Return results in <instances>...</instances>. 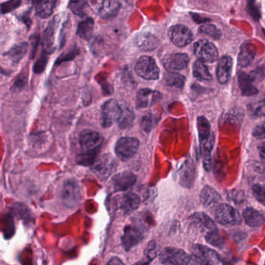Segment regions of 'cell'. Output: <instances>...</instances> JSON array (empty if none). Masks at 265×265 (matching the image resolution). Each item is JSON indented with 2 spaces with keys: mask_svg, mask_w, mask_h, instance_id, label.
I'll return each instance as SVG.
<instances>
[{
  "mask_svg": "<svg viewBox=\"0 0 265 265\" xmlns=\"http://www.w3.org/2000/svg\"><path fill=\"white\" fill-rule=\"evenodd\" d=\"M197 129L199 136L200 147L202 154L203 164L206 170H209L211 167V152L213 148V134L211 132V126L209 120L203 116L198 117L197 120Z\"/></svg>",
  "mask_w": 265,
  "mask_h": 265,
  "instance_id": "obj_1",
  "label": "cell"
},
{
  "mask_svg": "<svg viewBox=\"0 0 265 265\" xmlns=\"http://www.w3.org/2000/svg\"><path fill=\"white\" fill-rule=\"evenodd\" d=\"M146 229L140 224L126 226L121 236V244L126 251H130L144 239Z\"/></svg>",
  "mask_w": 265,
  "mask_h": 265,
  "instance_id": "obj_2",
  "label": "cell"
},
{
  "mask_svg": "<svg viewBox=\"0 0 265 265\" xmlns=\"http://www.w3.org/2000/svg\"><path fill=\"white\" fill-rule=\"evenodd\" d=\"M135 70L140 77L147 80L159 79V69L156 62L150 56H141L137 61Z\"/></svg>",
  "mask_w": 265,
  "mask_h": 265,
  "instance_id": "obj_3",
  "label": "cell"
},
{
  "mask_svg": "<svg viewBox=\"0 0 265 265\" xmlns=\"http://www.w3.org/2000/svg\"><path fill=\"white\" fill-rule=\"evenodd\" d=\"M218 260L219 257L215 251L202 245H195L188 265H214Z\"/></svg>",
  "mask_w": 265,
  "mask_h": 265,
  "instance_id": "obj_4",
  "label": "cell"
},
{
  "mask_svg": "<svg viewBox=\"0 0 265 265\" xmlns=\"http://www.w3.org/2000/svg\"><path fill=\"white\" fill-rule=\"evenodd\" d=\"M138 147L139 141L137 138L123 137L117 140L114 151L120 160L127 161L133 157L134 155L138 151Z\"/></svg>",
  "mask_w": 265,
  "mask_h": 265,
  "instance_id": "obj_5",
  "label": "cell"
},
{
  "mask_svg": "<svg viewBox=\"0 0 265 265\" xmlns=\"http://www.w3.org/2000/svg\"><path fill=\"white\" fill-rule=\"evenodd\" d=\"M215 219L219 223L225 226L239 225L242 222L239 212L227 204H221L215 209Z\"/></svg>",
  "mask_w": 265,
  "mask_h": 265,
  "instance_id": "obj_6",
  "label": "cell"
},
{
  "mask_svg": "<svg viewBox=\"0 0 265 265\" xmlns=\"http://www.w3.org/2000/svg\"><path fill=\"white\" fill-rule=\"evenodd\" d=\"M61 198L67 207L74 208L81 198V188L74 180H68L63 184Z\"/></svg>",
  "mask_w": 265,
  "mask_h": 265,
  "instance_id": "obj_7",
  "label": "cell"
},
{
  "mask_svg": "<svg viewBox=\"0 0 265 265\" xmlns=\"http://www.w3.org/2000/svg\"><path fill=\"white\" fill-rule=\"evenodd\" d=\"M194 53L199 61L202 63H212L218 58V50L216 47L206 39H201L194 45Z\"/></svg>",
  "mask_w": 265,
  "mask_h": 265,
  "instance_id": "obj_8",
  "label": "cell"
},
{
  "mask_svg": "<svg viewBox=\"0 0 265 265\" xmlns=\"http://www.w3.org/2000/svg\"><path fill=\"white\" fill-rule=\"evenodd\" d=\"M191 256L178 248H167L159 254V260L166 265H188Z\"/></svg>",
  "mask_w": 265,
  "mask_h": 265,
  "instance_id": "obj_9",
  "label": "cell"
},
{
  "mask_svg": "<svg viewBox=\"0 0 265 265\" xmlns=\"http://www.w3.org/2000/svg\"><path fill=\"white\" fill-rule=\"evenodd\" d=\"M123 109L115 100H108L101 108V125L104 128H109L118 120Z\"/></svg>",
  "mask_w": 265,
  "mask_h": 265,
  "instance_id": "obj_10",
  "label": "cell"
},
{
  "mask_svg": "<svg viewBox=\"0 0 265 265\" xmlns=\"http://www.w3.org/2000/svg\"><path fill=\"white\" fill-rule=\"evenodd\" d=\"M168 35L171 42L177 47L187 46L192 42L193 34L188 27L177 24L171 27L168 31Z\"/></svg>",
  "mask_w": 265,
  "mask_h": 265,
  "instance_id": "obj_11",
  "label": "cell"
},
{
  "mask_svg": "<svg viewBox=\"0 0 265 265\" xmlns=\"http://www.w3.org/2000/svg\"><path fill=\"white\" fill-rule=\"evenodd\" d=\"M93 167V172L96 175L100 178H107L115 171L117 164L109 155H103L97 158Z\"/></svg>",
  "mask_w": 265,
  "mask_h": 265,
  "instance_id": "obj_12",
  "label": "cell"
},
{
  "mask_svg": "<svg viewBox=\"0 0 265 265\" xmlns=\"http://www.w3.org/2000/svg\"><path fill=\"white\" fill-rule=\"evenodd\" d=\"M189 62V56L187 54L174 53L166 55L162 64L169 72H175L185 69Z\"/></svg>",
  "mask_w": 265,
  "mask_h": 265,
  "instance_id": "obj_13",
  "label": "cell"
},
{
  "mask_svg": "<svg viewBox=\"0 0 265 265\" xmlns=\"http://www.w3.org/2000/svg\"><path fill=\"white\" fill-rule=\"evenodd\" d=\"M162 98V94L159 91L150 89H141L137 93V108H150L157 103Z\"/></svg>",
  "mask_w": 265,
  "mask_h": 265,
  "instance_id": "obj_14",
  "label": "cell"
},
{
  "mask_svg": "<svg viewBox=\"0 0 265 265\" xmlns=\"http://www.w3.org/2000/svg\"><path fill=\"white\" fill-rule=\"evenodd\" d=\"M101 136L98 132L92 130H84L79 135V144L86 151L100 148Z\"/></svg>",
  "mask_w": 265,
  "mask_h": 265,
  "instance_id": "obj_15",
  "label": "cell"
},
{
  "mask_svg": "<svg viewBox=\"0 0 265 265\" xmlns=\"http://www.w3.org/2000/svg\"><path fill=\"white\" fill-rule=\"evenodd\" d=\"M136 176L130 171H123L112 177V186L114 191H123L133 186L136 182Z\"/></svg>",
  "mask_w": 265,
  "mask_h": 265,
  "instance_id": "obj_16",
  "label": "cell"
},
{
  "mask_svg": "<svg viewBox=\"0 0 265 265\" xmlns=\"http://www.w3.org/2000/svg\"><path fill=\"white\" fill-rule=\"evenodd\" d=\"M201 204L206 209H216L220 206L222 198L219 193L210 186H206L200 195Z\"/></svg>",
  "mask_w": 265,
  "mask_h": 265,
  "instance_id": "obj_17",
  "label": "cell"
},
{
  "mask_svg": "<svg viewBox=\"0 0 265 265\" xmlns=\"http://www.w3.org/2000/svg\"><path fill=\"white\" fill-rule=\"evenodd\" d=\"M233 59L229 55H224L219 59L216 69L217 79L219 84H225L229 82L232 74Z\"/></svg>",
  "mask_w": 265,
  "mask_h": 265,
  "instance_id": "obj_18",
  "label": "cell"
},
{
  "mask_svg": "<svg viewBox=\"0 0 265 265\" xmlns=\"http://www.w3.org/2000/svg\"><path fill=\"white\" fill-rule=\"evenodd\" d=\"M141 199L135 193H127L120 197L117 201L119 209L125 213H130L139 207Z\"/></svg>",
  "mask_w": 265,
  "mask_h": 265,
  "instance_id": "obj_19",
  "label": "cell"
},
{
  "mask_svg": "<svg viewBox=\"0 0 265 265\" xmlns=\"http://www.w3.org/2000/svg\"><path fill=\"white\" fill-rule=\"evenodd\" d=\"M190 219L194 225L199 227L200 230L205 232L206 235L218 230L213 220L203 212H196V213L193 214L190 217Z\"/></svg>",
  "mask_w": 265,
  "mask_h": 265,
  "instance_id": "obj_20",
  "label": "cell"
},
{
  "mask_svg": "<svg viewBox=\"0 0 265 265\" xmlns=\"http://www.w3.org/2000/svg\"><path fill=\"white\" fill-rule=\"evenodd\" d=\"M120 8V3L115 0L103 1L99 7L98 13L104 19H111L115 17Z\"/></svg>",
  "mask_w": 265,
  "mask_h": 265,
  "instance_id": "obj_21",
  "label": "cell"
},
{
  "mask_svg": "<svg viewBox=\"0 0 265 265\" xmlns=\"http://www.w3.org/2000/svg\"><path fill=\"white\" fill-rule=\"evenodd\" d=\"M256 48L251 43H244L240 48L238 56V63L241 67H248L254 61Z\"/></svg>",
  "mask_w": 265,
  "mask_h": 265,
  "instance_id": "obj_22",
  "label": "cell"
},
{
  "mask_svg": "<svg viewBox=\"0 0 265 265\" xmlns=\"http://www.w3.org/2000/svg\"><path fill=\"white\" fill-rule=\"evenodd\" d=\"M137 46L144 51H153L157 48L159 40L150 33H141L135 38Z\"/></svg>",
  "mask_w": 265,
  "mask_h": 265,
  "instance_id": "obj_23",
  "label": "cell"
},
{
  "mask_svg": "<svg viewBox=\"0 0 265 265\" xmlns=\"http://www.w3.org/2000/svg\"><path fill=\"white\" fill-rule=\"evenodd\" d=\"M238 83H239V89L243 96H253L258 93V90L253 84L254 81L251 79V76L245 72H239L238 76Z\"/></svg>",
  "mask_w": 265,
  "mask_h": 265,
  "instance_id": "obj_24",
  "label": "cell"
},
{
  "mask_svg": "<svg viewBox=\"0 0 265 265\" xmlns=\"http://www.w3.org/2000/svg\"><path fill=\"white\" fill-rule=\"evenodd\" d=\"M245 222L251 227H259L265 222L263 214L253 208H248L243 214Z\"/></svg>",
  "mask_w": 265,
  "mask_h": 265,
  "instance_id": "obj_25",
  "label": "cell"
},
{
  "mask_svg": "<svg viewBox=\"0 0 265 265\" xmlns=\"http://www.w3.org/2000/svg\"><path fill=\"white\" fill-rule=\"evenodd\" d=\"M195 180V167L191 161H186L180 172V183L190 188Z\"/></svg>",
  "mask_w": 265,
  "mask_h": 265,
  "instance_id": "obj_26",
  "label": "cell"
},
{
  "mask_svg": "<svg viewBox=\"0 0 265 265\" xmlns=\"http://www.w3.org/2000/svg\"><path fill=\"white\" fill-rule=\"evenodd\" d=\"M28 47H29V45L27 42H23V43L13 46L11 49H10V51L5 54V55L12 63L17 64L26 55Z\"/></svg>",
  "mask_w": 265,
  "mask_h": 265,
  "instance_id": "obj_27",
  "label": "cell"
},
{
  "mask_svg": "<svg viewBox=\"0 0 265 265\" xmlns=\"http://www.w3.org/2000/svg\"><path fill=\"white\" fill-rule=\"evenodd\" d=\"M94 21L89 17L79 23L77 28V35L84 40H90L93 34Z\"/></svg>",
  "mask_w": 265,
  "mask_h": 265,
  "instance_id": "obj_28",
  "label": "cell"
},
{
  "mask_svg": "<svg viewBox=\"0 0 265 265\" xmlns=\"http://www.w3.org/2000/svg\"><path fill=\"white\" fill-rule=\"evenodd\" d=\"M55 6V1H39L35 3L36 13L39 17L46 19L52 14Z\"/></svg>",
  "mask_w": 265,
  "mask_h": 265,
  "instance_id": "obj_29",
  "label": "cell"
},
{
  "mask_svg": "<svg viewBox=\"0 0 265 265\" xmlns=\"http://www.w3.org/2000/svg\"><path fill=\"white\" fill-rule=\"evenodd\" d=\"M55 19L49 24L48 28L45 30L43 34L44 50L50 52L53 50V45L55 42Z\"/></svg>",
  "mask_w": 265,
  "mask_h": 265,
  "instance_id": "obj_30",
  "label": "cell"
},
{
  "mask_svg": "<svg viewBox=\"0 0 265 265\" xmlns=\"http://www.w3.org/2000/svg\"><path fill=\"white\" fill-rule=\"evenodd\" d=\"M100 148L96 149V150H89L86 151L85 153H81L76 156V164L79 165L84 166V167H90L93 166V164L97 159V155H98Z\"/></svg>",
  "mask_w": 265,
  "mask_h": 265,
  "instance_id": "obj_31",
  "label": "cell"
},
{
  "mask_svg": "<svg viewBox=\"0 0 265 265\" xmlns=\"http://www.w3.org/2000/svg\"><path fill=\"white\" fill-rule=\"evenodd\" d=\"M193 75L196 79L201 81H210L212 79L207 66L199 60H197L193 64Z\"/></svg>",
  "mask_w": 265,
  "mask_h": 265,
  "instance_id": "obj_32",
  "label": "cell"
},
{
  "mask_svg": "<svg viewBox=\"0 0 265 265\" xmlns=\"http://www.w3.org/2000/svg\"><path fill=\"white\" fill-rule=\"evenodd\" d=\"M135 120V114L129 108L123 110V112L117 120V124L120 129H129L133 126Z\"/></svg>",
  "mask_w": 265,
  "mask_h": 265,
  "instance_id": "obj_33",
  "label": "cell"
},
{
  "mask_svg": "<svg viewBox=\"0 0 265 265\" xmlns=\"http://www.w3.org/2000/svg\"><path fill=\"white\" fill-rule=\"evenodd\" d=\"M3 233H4V236L6 239H11L14 236L15 222L13 215L12 214H7L4 217Z\"/></svg>",
  "mask_w": 265,
  "mask_h": 265,
  "instance_id": "obj_34",
  "label": "cell"
},
{
  "mask_svg": "<svg viewBox=\"0 0 265 265\" xmlns=\"http://www.w3.org/2000/svg\"><path fill=\"white\" fill-rule=\"evenodd\" d=\"M12 215H16L19 219L25 221L31 220V212L29 209L22 203H15L12 207Z\"/></svg>",
  "mask_w": 265,
  "mask_h": 265,
  "instance_id": "obj_35",
  "label": "cell"
},
{
  "mask_svg": "<svg viewBox=\"0 0 265 265\" xmlns=\"http://www.w3.org/2000/svg\"><path fill=\"white\" fill-rule=\"evenodd\" d=\"M165 82L170 87L182 88L185 85V78L176 72H168L165 76Z\"/></svg>",
  "mask_w": 265,
  "mask_h": 265,
  "instance_id": "obj_36",
  "label": "cell"
},
{
  "mask_svg": "<svg viewBox=\"0 0 265 265\" xmlns=\"http://www.w3.org/2000/svg\"><path fill=\"white\" fill-rule=\"evenodd\" d=\"M248 112L252 117H265V100L250 104L248 105Z\"/></svg>",
  "mask_w": 265,
  "mask_h": 265,
  "instance_id": "obj_37",
  "label": "cell"
},
{
  "mask_svg": "<svg viewBox=\"0 0 265 265\" xmlns=\"http://www.w3.org/2000/svg\"><path fill=\"white\" fill-rule=\"evenodd\" d=\"M199 31L201 34H206L214 39H219L222 36L220 30L213 24H204L200 27Z\"/></svg>",
  "mask_w": 265,
  "mask_h": 265,
  "instance_id": "obj_38",
  "label": "cell"
},
{
  "mask_svg": "<svg viewBox=\"0 0 265 265\" xmlns=\"http://www.w3.org/2000/svg\"><path fill=\"white\" fill-rule=\"evenodd\" d=\"M49 54H50V52L45 50L42 51L40 57L36 61V63H34V67H33L34 73L40 74V73L44 72L45 68H46L47 64H48V58H49L48 55H49Z\"/></svg>",
  "mask_w": 265,
  "mask_h": 265,
  "instance_id": "obj_39",
  "label": "cell"
},
{
  "mask_svg": "<svg viewBox=\"0 0 265 265\" xmlns=\"http://www.w3.org/2000/svg\"><path fill=\"white\" fill-rule=\"evenodd\" d=\"M69 9L72 13L79 16H85L88 4L87 1H72L69 4Z\"/></svg>",
  "mask_w": 265,
  "mask_h": 265,
  "instance_id": "obj_40",
  "label": "cell"
},
{
  "mask_svg": "<svg viewBox=\"0 0 265 265\" xmlns=\"http://www.w3.org/2000/svg\"><path fill=\"white\" fill-rule=\"evenodd\" d=\"M206 239L208 243H209V244L212 245V246L218 247V248H219V247L223 245V238L221 236V234L219 233V230H218L208 233L207 235H206Z\"/></svg>",
  "mask_w": 265,
  "mask_h": 265,
  "instance_id": "obj_41",
  "label": "cell"
},
{
  "mask_svg": "<svg viewBox=\"0 0 265 265\" xmlns=\"http://www.w3.org/2000/svg\"><path fill=\"white\" fill-rule=\"evenodd\" d=\"M155 125H156V119H155V116L152 114L151 113H149V114L142 117L141 128L144 132H147V133L151 132Z\"/></svg>",
  "mask_w": 265,
  "mask_h": 265,
  "instance_id": "obj_42",
  "label": "cell"
},
{
  "mask_svg": "<svg viewBox=\"0 0 265 265\" xmlns=\"http://www.w3.org/2000/svg\"><path fill=\"white\" fill-rule=\"evenodd\" d=\"M158 251H159V248L156 241H150L148 246L145 250V256L147 257V259L152 261L157 256Z\"/></svg>",
  "mask_w": 265,
  "mask_h": 265,
  "instance_id": "obj_43",
  "label": "cell"
},
{
  "mask_svg": "<svg viewBox=\"0 0 265 265\" xmlns=\"http://www.w3.org/2000/svg\"><path fill=\"white\" fill-rule=\"evenodd\" d=\"M253 194L256 199L265 206V185H255L252 188Z\"/></svg>",
  "mask_w": 265,
  "mask_h": 265,
  "instance_id": "obj_44",
  "label": "cell"
},
{
  "mask_svg": "<svg viewBox=\"0 0 265 265\" xmlns=\"http://www.w3.org/2000/svg\"><path fill=\"white\" fill-rule=\"evenodd\" d=\"M21 4V1H18V0L4 3V4H2V5H1V12H2L3 14L10 13V12L13 11V10L18 8Z\"/></svg>",
  "mask_w": 265,
  "mask_h": 265,
  "instance_id": "obj_45",
  "label": "cell"
},
{
  "mask_svg": "<svg viewBox=\"0 0 265 265\" xmlns=\"http://www.w3.org/2000/svg\"><path fill=\"white\" fill-rule=\"evenodd\" d=\"M248 10H249L250 13H251L252 17L254 18V19H257V21H259L260 17V10H259L258 7L256 5L255 3L254 2H250L248 3Z\"/></svg>",
  "mask_w": 265,
  "mask_h": 265,
  "instance_id": "obj_46",
  "label": "cell"
},
{
  "mask_svg": "<svg viewBox=\"0 0 265 265\" xmlns=\"http://www.w3.org/2000/svg\"><path fill=\"white\" fill-rule=\"evenodd\" d=\"M250 76H251V79H253L254 82L256 80H262L265 77V69L257 68L255 71L251 72Z\"/></svg>",
  "mask_w": 265,
  "mask_h": 265,
  "instance_id": "obj_47",
  "label": "cell"
},
{
  "mask_svg": "<svg viewBox=\"0 0 265 265\" xmlns=\"http://www.w3.org/2000/svg\"><path fill=\"white\" fill-rule=\"evenodd\" d=\"M253 135L255 138H259V139L265 138V123H263L261 126H257L254 129Z\"/></svg>",
  "mask_w": 265,
  "mask_h": 265,
  "instance_id": "obj_48",
  "label": "cell"
},
{
  "mask_svg": "<svg viewBox=\"0 0 265 265\" xmlns=\"http://www.w3.org/2000/svg\"><path fill=\"white\" fill-rule=\"evenodd\" d=\"M31 54L32 58H34L35 55L36 49H37V45H38L39 37L38 35H33L31 37Z\"/></svg>",
  "mask_w": 265,
  "mask_h": 265,
  "instance_id": "obj_49",
  "label": "cell"
},
{
  "mask_svg": "<svg viewBox=\"0 0 265 265\" xmlns=\"http://www.w3.org/2000/svg\"><path fill=\"white\" fill-rule=\"evenodd\" d=\"M106 265H125V263L119 257H114L108 260Z\"/></svg>",
  "mask_w": 265,
  "mask_h": 265,
  "instance_id": "obj_50",
  "label": "cell"
},
{
  "mask_svg": "<svg viewBox=\"0 0 265 265\" xmlns=\"http://www.w3.org/2000/svg\"><path fill=\"white\" fill-rule=\"evenodd\" d=\"M258 150L260 158L265 162V142L262 143L259 146Z\"/></svg>",
  "mask_w": 265,
  "mask_h": 265,
  "instance_id": "obj_51",
  "label": "cell"
},
{
  "mask_svg": "<svg viewBox=\"0 0 265 265\" xmlns=\"http://www.w3.org/2000/svg\"><path fill=\"white\" fill-rule=\"evenodd\" d=\"M150 260L147 259V260H141L140 261L137 262V263H134L133 265H150Z\"/></svg>",
  "mask_w": 265,
  "mask_h": 265,
  "instance_id": "obj_52",
  "label": "cell"
},
{
  "mask_svg": "<svg viewBox=\"0 0 265 265\" xmlns=\"http://www.w3.org/2000/svg\"><path fill=\"white\" fill-rule=\"evenodd\" d=\"M263 34H265V30L264 29H263Z\"/></svg>",
  "mask_w": 265,
  "mask_h": 265,
  "instance_id": "obj_53",
  "label": "cell"
}]
</instances>
